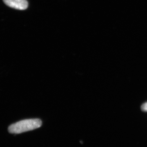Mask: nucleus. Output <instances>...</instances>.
<instances>
[{
	"instance_id": "obj_1",
	"label": "nucleus",
	"mask_w": 147,
	"mask_h": 147,
	"mask_svg": "<svg viewBox=\"0 0 147 147\" xmlns=\"http://www.w3.org/2000/svg\"><path fill=\"white\" fill-rule=\"evenodd\" d=\"M42 123L38 119L24 120L11 124L9 127L8 130L11 134H20L39 128Z\"/></svg>"
},
{
	"instance_id": "obj_2",
	"label": "nucleus",
	"mask_w": 147,
	"mask_h": 147,
	"mask_svg": "<svg viewBox=\"0 0 147 147\" xmlns=\"http://www.w3.org/2000/svg\"><path fill=\"white\" fill-rule=\"evenodd\" d=\"M3 1L9 7L19 10H25L28 6V3L26 0H3Z\"/></svg>"
},
{
	"instance_id": "obj_3",
	"label": "nucleus",
	"mask_w": 147,
	"mask_h": 147,
	"mask_svg": "<svg viewBox=\"0 0 147 147\" xmlns=\"http://www.w3.org/2000/svg\"><path fill=\"white\" fill-rule=\"evenodd\" d=\"M142 109L143 111L147 112V102H145L142 105Z\"/></svg>"
}]
</instances>
